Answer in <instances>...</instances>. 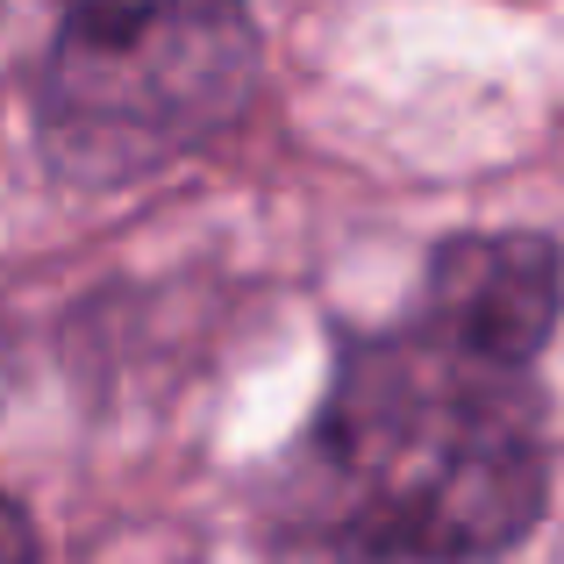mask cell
<instances>
[{
    "mask_svg": "<svg viewBox=\"0 0 564 564\" xmlns=\"http://www.w3.org/2000/svg\"><path fill=\"white\" fill-rule=\"evenodd\" d=\"M551 229L443 236L408 315L336 336L264 543L293 557L443 564L529 543L551 508Z\"/></svg>",
    "mask_w": 564,
    "mask_h": 564,
    "instance_id": "6da1fadb",
    "label": "cell"
},
{
    "mask_svg": "<svg viewBox=\"0 0 564 564\" xmlns=\"http://www.w3.org/2000/svg\"><path fill=\"white\" fill-rule=\"evenodd\" d=\"M250 86V0H65L36 65V151L65 186H137L221 137Z\"/></svg>",
    "mask_w": 564,
    "mask_h": 564,
    "instance_id": "7a4b0ae2",
    "label": "cell"
},
{
    "mask_svg": "<svg viewBox=\"0 0 564 564\" xmlns=\"http://www.w3.org/2000/svg\"><path fill=\"white\" fill-rule=\"evenodd\" d=\"M43 551V529L29 522V508L0 486V564H22V557H36Z\"/></svg>",
    "mask_w": 564,
    "mask_h": 564,
    "instance_id": "3957f363",
    "label": "cell"
}]
</instances>
